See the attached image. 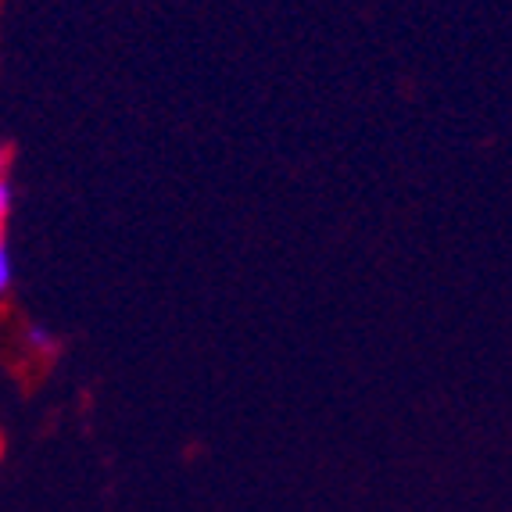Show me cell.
Masks as SVG:
<instances>
[{
	"mask_svg": "<svg viewBox=\"0 0 512 512\" xmlns=\"http://www.w3.org/2000/svg\"><path fill=\"white\" fill-rule=\"evenodd\" d=\"M4 165H8V151L0 147V176H4Z\"/></svg>",
	"mask_w": 512,
	"mask_h": 512,
	"instance_id": "cell-4",
	"label": "cell"
},
{
	"mask_svg": "<svg viewBox=\"0 0 512 512\" xmlns=\"http://www.w3.org/2000/svg\"><path fill=\"white\" fill-rule=\"evenodd\" d=\"M26 341H29V348L47 351V355H54V351H58V333H54L51 326H43V323H29L26 326Z\"/></svg>",
	"mask_w": 512,
	"mask_h": 512,
	"instance_id": "cell-1",
	"label": "cell"
},
{
	"mask_svg": "<svg viewBox=\"0 0 512 512\" xmlns=\"http://www.w3.org/2000/svg\"><path fill=\"white\" fill-rule=\"evenodd\" d=\"M11 280H15V262H11V251L8 244H4V237H0V298L8 294Z\"/></svg>",
	"mask_w": 512,
	"mask_h": 512,
	"instance_id": "cell-2",
	"label": "cell"
},
{
	"mask_svg": "<svg viewBox=\"0 0 512 512\" xmlns=\"http://www.w3.org/2000/svg\"><path fill=\"white\" fill-rule=\"evenodd\" d=\"M11 183L4 180V176H0V226H4V222H8V212H11Z\"/></svg>",
	"mask_w": 512,
	"mask_h": 512,
	"instance_id": "cell-3",
	"label": "cell"
}]
</instances>
